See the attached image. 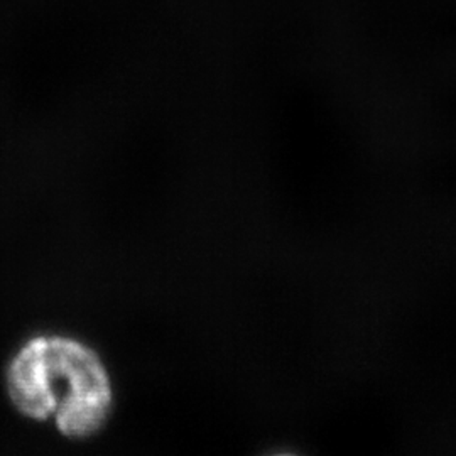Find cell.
<instances>
[{
	"mask_svg": "<svg viewBox=\"0 0 456 456\" xmlns=\"http://www.w3.org/2000/svg\"><path fill=\"white\" fill-rule=\"evenodd\" d=\"M14 408L33 421H53L71 440L95 436L114 404L110 375L86 343L66 335H39L20 345L5 370Z\"/></svg>",
	"mask_w": 456,
	"mask_h": 456,
	"instance_id": "cell-1",
	"label": "cell"
}]
</instances>
